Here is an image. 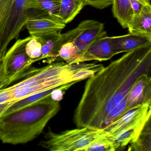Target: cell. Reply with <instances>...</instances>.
Returning <instances> with one entry per match:
<instances>
[{"label":"cell","instance_id":"obj_22","mask_svg":"<svg viewBox=\"0 0 151 151\" xmlns=\"http://www.w3.org/2000/svg\"><path fill=\"white\" fill-rule=\"evenodd\" d=\"M42 46L37 38L31 37L25 46L26 53L33 63L40 60L42 55Z\"/></svg>","mask_w":151,"mask_h":151},{"label":"cell","instance_id":"obj_15","mask_svg":"<svg viewBox=\"0 0 151 151\" xmlns=\"http://www.w3.org/2000/svg\"><path fill=\"white\" fill-rule=\"evenodd\" d=\"M131 0H113V11L114 17L116 19L121 26L128 28L133 17L131 6ZM146 5L151 6V0H141Z\"/></svg>","mask_w":151,"mask_h":151},{"label":"cell","instance_id":"obj_12","mask_svg":"<svg viewBox=\"0 0 151 151\" xmlns=\"http://www.w3.org/2000/svg\"><path fill=\"white\" fill-rule=\"evenodd\" d=\"M37 38L42 46V55L40 60H46L49 64L53 63L59 57L62 46L68 42L65 33L61 31L52 32Z\"/></svg>","mask_w":151,"mask_h":151},{"label":"cell","instance_id":"obj_10","mask_svg":"<svg viewBox=\"0 0 151 151\" xmlns=\"http://www.w3.org/2000/svg\"><path fill=\"white\" fill-rule=\"evenodd\" d=\"M148 103H151V77L150 74H144L136 79L128 93L126 112Z\"/></svg>","mask_w":151,"mask_h":151},{"label":"cell","instance_id":"obj_20","mask_svg":"<svg viewBox=\"0 0 151 151\" xmlns=\"http://www.w3.org/2000/svg\"><path fill=\"white\" fill-rule=\"evenodd\" d=\"M79 55L74 43L68 42L62 46L60 50L59 57L63 59L68 64H71L76 63Z\"/></svg>","mask_w":151,"mask_h":151},{"label":"cell","instance_id":"obj_18","mask_svg":"<svg viewBox=\"0 0 151 151\" xmlns=\"http://www.w3.org/2000/svg\"><path fill=\"white\" fill-rule=\"evenodd\" d=\"M119 147L114 136L107 132L93 140L84 151H114Z\"/></svg>","mask_w":151,"mask_h":151},{"label":"cell","instance_id":"obj_1","mask_svg":"<svg viewBox=\"0 0 151 151\" xmlns=\"http://www.w3.org/2000/svg\"><path fill=\"white\" fill-rule=\"evenodd\" d=\"M151 70V44L127 52L88 78L74 113L77 127L103 129L127 113L129 91Z\"/></svg>","mask_w":151,"mask_h":151},{"label":"cell","instance_id":"obj_19","mask_svg":"<svg viewBox=\"0 0 151 151\" xmlns=\"http://www.w3.org/2000/svg\"><path fill=\"white\" fill-rule=\"evenodd\" d=\"M60 3L61 0H27L29 10L37 9L57 17Z\"/></svg>","mask_w":151,"mask_h":151},{"label":"cell","instance_id":"obj_26","mask_svg":"<svg viewBox=\"0 0 151 151\" xmlns=\"http://www.w3.org/2000/svg\"><path fill=\"white\" fill-rule=\"evenodd\" d=\"M14 0H0V20Z\"/></svg>","mask_w":151,"mask_h":151},{"label":"cell","instance_id":"obj_5","mask_svg":"<svg viewBox=\"0 0 151 151\" xmlns=\"http://www.w3.org/2000/svg\"><path fill=\"white\" fill-rule=\"evenodd\" d=\"M151 116V103L144 104L129 110L103 129L114 136L120 147H124L136 138Z\"/></svg>","mask_w":151,"mask_h":151},{"label":"cell","instance_id":"obj_24","mask_svg":"<svg viewBox=\"0 0 151 151\" xmlns=\"http://www.w3.org/2000/svg\"><path fill=\"white\" fill-rule=\"evenodd\" d=\"M85 5L102 9L112 5L113 0H83Z\"/></svg>","mask_w":151,"mask_h":151},{"label":"cell","instance_id":"obj_16","mask_svg":"<svg viewBox=\"0 0 151 151\" xmlns=\"http://www.w3.org/2000/svg\"><path fill=\"white\" fill-rule=\"evenodd\" d=\"M85 6L83 0H61L58 17L66 24L71 22Z\"/></svg>","mask_w":151,"mask_h":151},{"label":"cell","instance_id":"obj_11","mask_svg":"<svg viewBox=\"0 0 151 151\" xmlns=\"http://www.w3.org/2000/svg\"><path fill=\"white\" fill-rule=\"evenodd\" d=\"M111 38L107 35L99 38L79 55L76 63L92 60L104 61L114 56Z\"/></svg>","mask_w":151,"mask_h":151},{"label":"cell","instance_id":"obj_14","mask_svg":"<svg viewBox=\"0 0 151 151\" xmlns=\"http://www.w3.org/2000/svg\"><path fill=\"white\" fill-rule=\"evenodd\" d=\"M129 33L151 36V6H145L138 15L133 16L128 26Z\"/></svg>","mask_w":151,"mask_h":151},{"label":"cell","instance_id":"obj_23","mask_svg":"<svg viewBox=\"0 0 151 151\" xmlns=\"http://www.w3.org/2000/svg\"><path fill=\"white\" fill-rule=\"evenodd\" d=\"M14 104L8 87L0 89V117Z\"/></svg>","mask_w":151,"mask_h":151},{"label":"cell","instance_id":"obj_7","mask_svg":"<svg viewBox=\"0 0 151 151\" xmlns=\"http://www.w3.org/2000/svg\"><path fill=\"white\" fill-rule=\"evenodd\" d=\"M29 9L27 0H14L0 20V52H6L7 47L17 38L25 26Z\"/></svg>","mask_w":151,"mask_h":151},{"label":"cell","instance_id":"obj_8","mask_svg":"<svg viewBox=\"0 0 151 151\" xmlns=\"http://www.w3.org/2000/svg\"><path fill=\"white\" fill-rule=\"evenodd\" d=\"M66 33L68 42L74 43L79 54L96 40L107 35L104 24L93 20H84L77 27Z\"/></svg>","mask_w":151,"mask_h":151},{"label":"cell","instance_id":"obj_6","mask_svg":"<svg viewBox=\"0 0 151 151\" xmlns=\"http://www.w3.org/2000/svg\"><path fill=\"white\" fill-rule=\"evenodd\" d=\"M31 38V36L18 40L5 54L0 68V89L18 79L34 63L25 50L26 44Z\"/></svg>","mask_w":151,"mask_h":151},{"label":"cell","instance_id":"obj_17","mask_svg":"<svg viewBox=\"0 0 151 151\" xmlns=\"http://www.w3.org/2000/svg\"><path fill=\"white\" fill-rule=\"evenodd\" d=\"M129 144L128 151H151V117L145 123L137 137Z\"/></svg>","mask_w":151,"mask_h":151},{"label":"cell","instance_id":"obj_3","mask_svg":"<svg viewBox=\"0 0 151 151\" xmlns=\"http://www.w3.org/2000/svg\"><path fill=\"white\" fill-rule=\"evenodd\" d=\"M103 68L102 64L84 62L50 63L8 88L14 104L29 96L53 90L65 84L88 79Z\"/></svg>","mask_w":151,"mask_h":151},{"label":"cell","instance_id":"obj_2","mask_svg":"<svg viewBox=\"0 0 151 151\" xmlns=\"http://www.w3.org/2000/svg\"><path fill=\"white\" fill-rule=\"evenodd\" d=\"M51 93L0 117V140L13 145L26 144L40 135L60 109Z\"/></svg>","mask_w":151,"mask_h":151},{"label":"cell","instance_id":"obj_4","mask_svg":"<svg viewBox=\"0 0 151 151\" xmlns=\"http://www.w3.org/2000/svg\"><path fill=\"white\" fill-rule=\"evenodd\" d=\"M107 132L103 129L88 127L67 130L60 133L49 129L40 145L50 151H84L93 140Z\"/></svg>","mask_w":151,"mask_h":151},{"label":"cell","instance_id":"obj_13","mask_svg":"<svg viewBox=\"0 0 151 151\" xmlns=\"http://www.w3.org/2000/svg\"><path fill=\"white\" fill-rule=\"evenodd\" d=\"M114 55L127 52L151 44V36L129 33L123 36L110 37Z\"/></svg>","mask_w":151,"mask_h":151},{"label":"cell","instance_id":"obj_21","mask_svg":"<svg viewBox=\"0 0 151 151\" xmlns=\"http://www.w3.org/2000/svg\"><path fill=\"white\" fill-rule=\"evenodd\" d=\"M54 90V89L50 90V91H47L37 93V94H35V95H32V96H29V97L23 99L13 104L11 106L9 107L8 109L4 113V114L2 116L7 114L11 113V112H13V111H15V110H17L27 105L33 103V102L39 100L40 99L42 98H44V97L51 94Z\"/></svg>","mask_w":151,"mask_h":151},{"label":"cell","instance_id":"obj_25","mask_svg":"<svg viewBox=\"0 0 151 151\" xmlns=\"http://www.w3.org/2000/svg\"><path fill=\"white\" fill-rule=\"evenodd\" d=\"M145 6L147 5H145L141 0H131V6L133 16L138 15Z\"/></svg>","mask_w":151,"mask_h":151},{"label":"cell","instance_id":"obj_9","mask_svg":"<svg viewBox=\"0 0 151 151\" xmlns=\"http://www.w3.org/2000/svg\"><path fill=\"white\" fill-rule=\"evenodd\" d=\"M25 26L30 36L38 37L52 32H61L66 24L58 17L40 11L29 14Z\"/></svg>","mask_w":151,"mask_h":151}]
</instances>
